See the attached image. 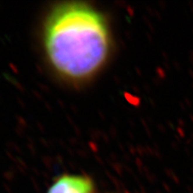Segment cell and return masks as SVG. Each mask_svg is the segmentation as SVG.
I'll list each match as a JSON object with an SVG mask.
<instances>
[{"mask_svg": "<svg viewBox=\"0 0 193 193\" xmlns=\"http://www.w3.org/2000/svg\"><path fill=\"white\" fill-rule=\"evenodd\" d=\"M43 40L51 65L62 76L75 81L94 75L106 63L110 50L109 30L103 15L76 2L51 11Z\"/></svg>", "mask_w": 193, "mask_h": 193, "instance_id": "cell-1", "label": "cell"}, {"mask_svg": "<svg viewBox=\"0 0 193 193\" xmlns=\"http://www.w3.org/2000/svg\"><path fill=\"white\" fill-rule=\"evenodd\" d=\"M47 193H94V183L83 175L64 174L52 183Z\"/></svg>", "mask_w": 193, "mask_h": 193, "instance_id": "cell-2", "label": "cell"}]
</instances>
